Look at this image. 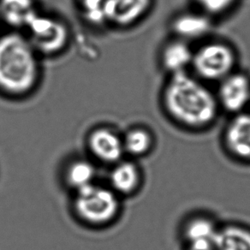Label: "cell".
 <instances>
[{"mask_svg": "<svg viewBox=\"0 0 250 250\" xmlns=\"http://www.w3.org/2000/svg\"><path fill=\"white\" fill-rule=\"evenodd\" d=\"M41 11L37 0H0V23L22 32Z\"/></svg>", "mask_w": 250, "mask_h": 250, "instance_id": "11", "label": "cell"}, {"mask_svg": "<svg viewBox=\"0 0 250 250\" xmlns=\"http://www.w3.org/2000/svg\"><path fill=\"white\" fill-rule=\"evenodd\" d=\"M187 250H216L215 241H197L188 243Z\"/></svg>", "mask_w": 250, "mask_h": 250, "instance_id": "20", "label": "cell"}, {"mask_svg": "<svg viewBox=\"0 0 250 250\" xmlns=\"http://www.w3.org/2000/svg\"><path fill=\"white\" fill-rule=\"evenodd\" d=\"M87 146L96 160L104 164H117L125 153L123 138L109 127L93 129L87 136Z\"/></svg>", "mask_w": 250, "mask_h": 250, "instance_id": "10", "label": "cell"}, {"mask_svg": "<svg viewBox=\"0 0 250 250\" xmlns=\"http://www.w3.org/2000/svg\"><path fill=\"white\" fill-rule=\"evenodd\" d=\"M218 230L208 219H197L192 220L185 229L188 243L197 241H215Z\"/></svg>", "mask_w": 250, "mask_h": 250, "instance_id": "19", "label": "cell"}, {"mask_svg": "<svg viewBox=\"0 0 250 250\" xmlns=\"http://www.w3.org/2000/svg\"><path fill=\"white\" fill-rule=\"evenodd\" d=\"M194 8L217 20L229 14L239 0H192Z\"/></svg>", "mask_w": 250, "mask_h": 250, "instance_id": "18", "label": "cell"}, {"mask_svg": "<svg viewBox=\"0 0 250 250\" xmlns=\"http://www.w3.org/2000/svg\"><path fill=\"white\" fill-rule=\"evenodd\" d=\"M226 146L236 156L250 160V112L234 115L226 129Z\"/></svg>", "mask_w": 250, "mask_h": 250, "instance_id": "12", "label": "cell"}, {"mask_svg": "<svg viewBox=\"0 0 250 250\" xmlns=\"http://www.w3.org/2000/svg\"><path fill=\"white\" fill-rule=\"evenodd\" d=\"M216 98L220 110L238 114L250 104V77L236 70L217 84Z\"/></svg>", "mask_w": 250, "mask_h": 250, "instance_id": "7", "label": "cell"}, {"mask_svg": "<svg viewBox=\"0 0 250 250\" xmlns=\"http://www.w3.org/2000/svg\"><path fill=\"white\" fill-rule=\"evenodd\" d=\"M215 247L216 250H250V231L242 227L227 226L218 230Z\"/></svg>", "mask_w": 250, "mask_h": 250, "instance_id": "14", "label": "cell"}, {"mask_svg": "<svg viewBox=\"0 0 250 250\" xmlns=\"http://www.w3.org/2000/svg\"><path fill=\"white\" fill-rule=\"evenodd\" d=\"M73 207L83 222L88 226H103L118 215L119 201L111 188L93 184L76 192Z\"/></svg>", "mask_w": 250, "mask_h": 250, "instance_id": "5", "label": "cell"}, {"mask_svg": "<svg viewBox=\"0 0 250 250\" xmlns=\"http://www.w3.org/2000/svg\"><path fill=\"white\" fill-rule=\"evenodd\" d=\"M140 182V173L135 164L119 161L110 174L111 188L117 194L128 195L136 190Z\"/></svg>", "mask_w": 250, "mask_h": 250, "instance_id": "13", "label": "cell"}, {"mask_svg": "<svg viewBox=\"0 0 250 250\" xmlns=\"http://www.w3.org/2000/svg\"><path fill=\"white\" fill-rule=\"evenodd\" d=\"M238 56L229 42L208 39L194 49L191 72L206 83H219L236 71Z\"/></svg>", "mask_w": 250, "mask_h": 250, "instance_id": "3", "label": "cell"}, {"mask_svg": "<svg viewBox=\"0 0 250 250\" xmlns=\"http://www.w3.org/2000/svg\"><path fill=\"white\" fill-rule=\"evenodd\" d=\"M22 33L41 57H55L70 45L71 33L66 21L54 14L41 11Z\"/></svg>", "mask_w": 250, "mask_h": 250, "instance_id": "4", "label": "cell"}, {"mask_svg": "<svg viewBox=\"0 0 250 250\" xmlns=\"http://www.w3.org/2000/svg\"><path fill=\"white\" fill-rule=\"evenodd\" d=\"M81 18L87 25L94 28L106 26V0H75Z\"/></svg>", "mask_w": 250, "mask_h": 250, "instance_id": "16", "label": "cell"}, {"mask_svg": "<svg viewBox=\"0 0 250 250\" xmlns=\"http://www.w3.org/2000/svg\"><path fill=\"white\" fill-rule=\"evenodd\" d=\"M125 152L139 156L146 153L152 145V136L142 127L129 129L123 137Z\"/></svg>", "mask_w": 250, "mask_h": 250, "instance_id": "17", "label": "cell"}, {"mask_svg": "<svg viewBox=\"0 0 250 250\" xmlns=\"http://www.w3.org/2000/svg\"><path fill=\"white\" fill-rule=\"evenodd\" d=\"M41 59L22 32L0 34V94L15 100L34 94L42 80Z\"/></svg>", "mask_w": 250, "mask_h": 250, "instance_id": "2", "label": "cell"}, {"mask_svg": "<svg viewBox=\"0 0 250 250\" xmlns=\"http://www.w3.org/2000/svg\"><path fill=\"white\" fill-rule=\"evenodd\" d=\"M195 45L171 37L164 43L159 53L161 69L168 77L190 72Z\"/></svg>", "mask_w": 250, "mask_h": 250, "instance_id": "9", "label": "cell"}, {"mask_svg": "<svg viewBox=\"0 0 250 250\" xmlns=\"http://www.w3.org/2000/svg\"><path fill=\"white\" fill-rule=\"evenodd\" d=\"M160 102L169 118L189 129L212 125L221 111L215 91L191 72L168 77L160 93Z\"/></svg>", "mask_w": 250, "mask_h": 250, "instance_id": "1", "label": "cell"}, {"mask_svg": "<svg viewBox=\"0 0 250 250\" xmlns=\"http://www.w3.org/2000/svg\"><path fill=\"white\" fill-rule=\"evenodd\" d=\"M96 170L90 161L86 160H74L68 166L65 171V181L69 187L75 191L94 184Z\"/></svg>", "mask_w": 250, "mask_h": 250, "instance_id": "15", "label": "cell"}, {"mask_svg": "<svg viewBox=\"0 0 250 250\" xmlns=\"http://www.w3.org/2000/svg\"><path fill=\"white\" fill-rule=\"evenodd\" d=\"M215 21L213 18L194 8L175 15L170 20V29L173 37L193 45H198L210 39Z\"/></svg>", "mask_w": 250, "mask_h": 250, "instance_id": "6", "label": "cell"}, {"mask_svg": "<svg viewBox=\"0 0 250 250\" xmlns=\"http://www.w3.org/2000/svg\"><path fill=\"white\" fill-rule=\"evenodd\" d=\"M155 0H106V26L117 29L133 28L150 14Z\"/></svg>", "mask_w": 250, "mask_h": 250, "instance_id": "8", "label": "cell"}]
</instances>
